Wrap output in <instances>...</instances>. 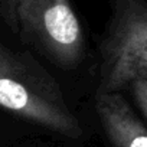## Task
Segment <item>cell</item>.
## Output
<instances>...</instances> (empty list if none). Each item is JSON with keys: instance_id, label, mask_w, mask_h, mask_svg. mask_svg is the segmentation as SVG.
<instances>
[{"instance_id": "cell-1", "label": "cell", "mask_w": 147, "mask_h": 147, "mask_svg": "<svg viewBox=\"0 0 147 147\" xmlns=\"http://www.w3.org/2000/svg\"><path fill=\"white\" fill-rule=\"evenodd\" d=\"M0 104L6 111L65 137L82 136V127L52 74L29 52L6 45H0Z\"/></svg>"}, {"instance_id": "cell-2", "label": "cell", "mask_w": 147, "mask_h": 147, "mask_svg": "<svg viewBox=\"0 0 147 147\" xmlns=\"http://www.w3.org/2000/svg\"><path fill=\"white\" fill-rule=\"evenodd\" d=\"M137 78H147V0H111L97 92H121Z\"/></svg>"}, {"instance_id": "cell-3", "label": "cell", "mask_w": 147, "mask_h": 147, "mask_svg": "<svg viewBox=\"0 0 147 147\" xmlns=\"http://www.w3.org/2000/svg\"><path fill=\"white\" fill-rule=\"evenodd\" d=\"M19 28L22 42L56 66L74 68L84 56V32L69 0H22Z\"/></svg>"}, {"instance_id": "cell-4", "label": "cell", "mask_w": 147, "mask_h": 147, "mask_svg": "<svg viewBox=\"0 0 147 147\" xmlns=\"http://www.w3.org/2000/svg\"><path fill=\"white\" fill-rule=\"evenodd\" d=\"M95 111L114 147H147V127L121 92H97Z\"/></svg>"}, {"instance_id": "cell-5", "label": "cell", "mask_w": 147, "mask_h": 147, "mask_svg": "<svg viewBox=\"0 0 147 147\" xmlns=\"http://www.w3.org/2000/svg\"><path fill=\"white\" fill-rule=\"evenodd\" d=\"M22 0H0V15L7 28L19 35V5Z\"/></svg>"}, {"instance_id": "cell-6", "label": "cell", "mask_w": 147, "mask_h": 147, "mask_svg": "<svg viewBox=\"0 0 147 147\" xmlns=\"http://www.w3.org/2000/svg\"><path fill=\"white\" fill-rule=\"evenodd\" d=\"M130 91L131 95L140 108L141 114L147 120V78H137L130 84Z\"/></svg>"}]
</instances>
